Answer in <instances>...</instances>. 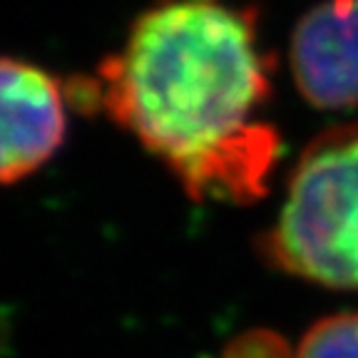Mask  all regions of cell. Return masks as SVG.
<instances>
[{"mask_svg":"<svg viewBox=\"0 0 358 358\" xmlns=\"http://www.w3.org/2000/svg\"><path fill=\"white\" fill-rule=\"evenodd\" d=\"M65 137V97L35 65L0 57V185L38 172Z\"/></svg>","mask_w":358,"mask_h":358,"instance_id":"3957f363","label":"cell"},{"mask_svg":"<svg viewBox=\"0 0 358 358\" xmlns=\"http://www.w3.org/2000/svg\"><path fill=\"white\" fill-rule=\"evenodd\" d=\"M259 254L286 276L358 291V124L308 142L279 217L259 236Z\"/></svg>","mask_w":358,"mask_h":358,"instance_id":"7a4b0ae2","label":"cell"},{"mask_svg":"<svg viewBox=\"0 0 358 358\" xmlns=\"http://www.w3.org/2000/svg\"><path fill=\"white\" fill-rule=\"evenodd\" d=\"M296 358H358V311L319 319L303 334Z\"/></svg>","mask_w":358,"mask_h":358,"instance_id":"5b68a950","label":"cell"},{"mask_svg":"<svg viewBox=\"0 0 358 358\" xmlns=\"http://www.w3.org/2000/svg\"><path fill=\"white\" fill-rule=\"evenodd\" d=\"M291 73L313 107H358V0H321L291 35Z\"/></svg>","mask_w":358,"mask_h":358,"instance_id":"277c9868","label":"cell"},{"mask_svg":"<svg viewBox=\"0 0 358 358\" xmlns=\"http://www.w3.org/2000/svg\"><path fill=\"white\" fill-rule=\"evenodd\" d=\"M222 358H296L289 341L276 331L252 329L239 334L224 346Z\"/></svg>","mask_w":358,"mask_h":358,"instance_id":"8992f818","label":"cell"},{"mask_svg":"<svg viewBox=\"0 0 358 358\" xmlns=\"http://www.w3.org/2000/svg\"><path fill=\"white\" fill-rule=\"evenodd\" d=\"M271 67L254 8L164 0L100 65L95 97L192 199L246 204L266 194L281 147L279 132L257 120Z\"/></svg>","mask_w":358,"mask_h":358,"instance_id":"6da1fadb","label":"cell"}]
</instances>
